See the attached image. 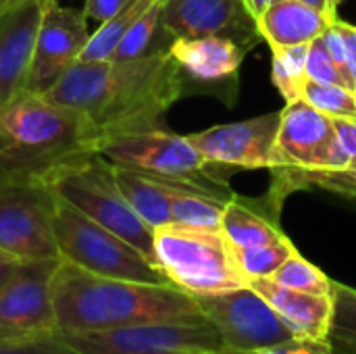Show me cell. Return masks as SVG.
I'll list each match as a JSON object with an SVG mask.
<instances>
[{"instance_id": "1", "label": "cell", "mask_w": 356, "mask_h": 354, "mask_svg": "<svg viewBox=\"0 0 356 354\" xmlns=\"http://www.w3.org/2000/svg\"><path fill=\"white\" fill-rule=\"evenodd\" d=\"M44 94L75 111L102 148L108 140L165 127L163 117L186 96V81L165 48L125 61H77Z\"/></svg>"}, {"instance_id": "2", "label": "cell", "mask_w": 356, "mask_h": 354, "mask_svg": "<svg viewBox=\"0 0 356 354\" xmlns=\"http://www.w3.org/2000/svg\"><path fill=\"white\" fill-rule=\"evenodd\" d=\"M58 334L106 332L142 323H209L196 298L173 284L88 273L58 261L50 284Z\"/></svg>"}, {"instance_id": "3", "label": "cell", "mask_w": 356, "mask_h": 354, "mask_svg": "<svg viewBox=\"0 0 356 354\" xmlns=\"http://www.w3.org/2000/svg\"><path fill=\"white\" fill-rule=\"evenodd\" d=\"M94 154L100 144L86 121L46 94L21 90L0 108V186H50Z\"/></svg>"}, {"instance_id": "4", "label": "cell", "mask_w": 356, "mask_h": 354, "mask_svg": "<svg viewBox=\"0 0 356 354\" xmlns=\"http://www.w3.org/2000/svg\"><path fill=\"white\" fill-rule=\"evenodd\" d=\"M346 165L336 121L305 100L286 102L273 148V182L261 202L280 219L284 200L296 190L321 188L340 194Z\"/></svg>"}, {"instance_id": "5", "label": "cell", "mask_w": 356, "mask_h": 354, "mask_svg": "<svg viewBox=\"0 0 356 354\" xmlns=\"http://www.w3.org/2000/svg\"><path fill=\"white\" fill-rule=\"evenodd\" d=\"M154 261L167 280L192 296L250 286L221 227L167 223L154 230Z\"/></svg>"}, {"instance_id": "6", "label": "cell", "mask_w": 356, "mask_h": 354, "mask_svg": "<svg viewBox=\"0 0 356 354\" xmlns=\"http://www.w3.org/2000/svg\"><path fill=\"white\" fill-rule=\"evenodd\" d=\"M54 238L60 261H67L88 273L144 284H171L167 275L138 248L98 225L58 196L54 204Z\"/></svg>"}, {"instance_id": "7", "label": "cell", "mask_w": 356, "mask_h": 354, "mask_svg": "<svg viewBox=\"0 0 356 354\" xmlns=\"http://www.w3.org/2000/svg\"><path fill=\"white\" fill-rule=\"evenodd\" d=\"M48 188L79 213L129 242L156 265L154 230L125 200L117 186L113 165L102 154L88 156L67 167Z\"/></svg>"}, {"instance_id": "8", "label": "cell", "mask_w": 356, "mask_h": 354, "mask_svg": "<svg viewBox=\"0 0 356 354\" xmlns=\"http://www.w3.org/2000/svg\"><path fill=\"white\" fill-rule=\"evenodd\" d=\"M100 154L117 167L136 169L169 182L198 184L225 196H234L223 173L202 159V154L190 144L188 136L171 134L165 127L108 140L102 144Z\"/></svg>"}, {"instance_id": "9", "label": "cell", "mask_w": 356, "mask_h": 354, "mask_svg": "<svg viewBox=\"0 0 356 354\" xmlns=\"http://www.w3.org/2000/svg\"><path fill=\"white\" fill-rule=\"evenodd\" d=\"M54 204L56 194L48 186H0V250L23 263L60 261Z\"/></svg>"}, {"instance_id": "10", "label": "cell", "mask_w": 356, "mask_h": 354, "mask_svg": "<svg viewBox=\"0 0 356 354\" xmlns=\"http://www.w3.org/2000/svg\"><path fill=\"white\" fill-rule=\"evenodd\" d=\"M58 336L79 354L227 353L221 336L211 323H142L106 332Z\"/></svg>"}, {"instance_id": "11", "label": "cell", "mask_w": 356, "mask_h": 354, "mask_svg": "<svg viewBox=\"0 0 356 354\" xmlns=\"http://www.w3.org/2000/svg\"><path fill=\"white\" fill-rule=\"evenodd\" d=\"M194 298L229 354L252 353L294 338L271 305L250 286Z\"/></svg>"}, {"instance_id": "12", "label": "cell", "mask_w": 356, "mask_h": 354, "mask_svg": "<svg viewBox=\"0 0 356 354\" xmlns=\"http://www.w3.org/2000/svg\"><path fill=\"white\" fill-rule=\"evenodd\" d=\"M280 129V113L254 119L215 125L198 134H188L190 144L219 173L236 169H273V148Z\"/></svg>"}, {"instance_id": "13", "label": "cell", "mask_w": 356, "mask_h": 354, "mask_svg": "<svg viewBox=\"0 0 356 354\" xmlns=\"http://www.w3.org/2000/svg\"><path fill=\"white\" fill-rule=\"evenodd\" d=\"M171 56L181 69L186 81V96L209 94L234 106L240 90V67L246 50L232 40L204 38H173Z\"/></svg>"}, {"instance_id": "14", "label": "cell", "mask_w": 356, "mask_h": 354, "mask_svg": "<svg viewBox=\"0 0 356 354\" xmlns=\"http://www.w3.org/2000/svg\"><path fill=\"white\" fill-rule=\"evenodd\" d=\"M90 40L88 17L60 0H46L25 90L48 92L79 58Z\"/></svg>"}, {"instance_id": "15", "label": "cell", "mask_w": 356, "mask_h": 354, "mask_svg": "<svg viewBox=\"0 0 356 354\" xmlns=\"http://www.w3.org/2000/svg\"><path fill=\"white\" fill-rule=\"evenodd\" d=\"M58 261L25 263L0 290V344L56 332L50 284Z\"/></svg>"}, {"instance_id": "16", "label": "cell", "mask_w": 356, "mask_h": 354, "mask_svg": "<svg viewBox=\"0 0 356 354\" xmlns=\"http://www.w3.org/2000/svg\"><path fill=\"white\" fill-rule=\"evenodd\" d=\"M161 25L173 38L217 35L250 52L263 35L244 0H165Z\"/></svg>"}, {"instance_id": "17", "label": "cell", "mask_w": 356, "mask_h": 354, "mask_svg": "<svg viewBox=\"0 0 356 354\" xmlns=\"http://www.w3.org/2000/svg\"><path fill=\"white\" fill-rule=\"evenodd\" d=\"M46 0H23L0 15V108L27 86Z\"/></svg>"}, {"instance_id": "18", "label": "cell", "mask_w": 356, "mask_h": 354, "mask_svg": "<svg viewBox=\"0 0 356 354\" xmlns=\"http://www.w3.org/2000/svg\"><path fill=\"white\" fill-rule=\"evenodd\" d=\"M250 288L271 305L294 338L327 340L334 319V294L292 290L275 284L271 277L250 280Z\"/></svg>"}, {"instance_id": "19", "label": "cell", "mask_w": 356, "mask_h": 354, "mask_svg": "<svg viewBox=\"0 0 356 354\" xmlns=\"http://www.w3.org/2000/svg\"><path fill=\"white\" fill-rule=\"evenodd\" d=\"M332 23L327 15L300 0H277L257 19L261 35L271 48L311 44Z\"/></svg>"}, {"instance_id": "20", "label": "cell", "mask_w": 356, "mask_h": 354, "mask_svg": "<svg viewBox=\"0 0 356 354\" xmlns=\"http://www.w3.org/2000/svg\"><path fill=\"white\" fill-rule=\"evenodd\" d=\"M221 230L234 248L273 244L288 238L280 227V219H275L261 200L242 198L238 194H234L225 204Z\"/></svg>"}, {"instance_id": "21", "label": "cell", "mask_w": 356, "mask_h": 354, "mask_svg": "<svg viewBox=\"0 0 356 354\" xmlns=\"http://www.w3.org/2000/svg\"><path fill=\"white\" fill-rule=\"evenodd\" d=\"M113 173L125 200L152 230L173 223L169 179H161V177H154L136 169H127V167H117V165H113Z\"/></svg>"}, {"instance_id": "22", "label": "cell", "mask_w": 356, "mask_h": 354, "mask_svg": "<svg viewBox=\"0 0 356 354\" xmlns=\"http://www.w3.org/2000/svg\"><path fill=\"white\" fill-rule=\"evenodd\" d=\"M171 184V215L175 223L194 227H221L225 204L232 196L209 190L198 184L169 182Z\"/></svg>"}, {"instance_id": "23", "label": "cell", "mask_w": 356, "mask_h": 354, "mask_svg": "<svg viewBox=\"0 0 356 354\" xmlns=\"http://www.w3.org/2000/svg\"><path fill=\"white\" fill-rule=\"evenodd\" d=\"M154 0H129L123 8H119L113 17L102 21L96 31L90 33V40L81 52L79 61H106L113 58L117 46L127 35L131 25L142 17V13Z\"/></svg>"}, {"instance_id": "24", "label": "cell", "mask_w": 356, "mask_h": 354, "mask_svg": "<svg viewBox=\"0 0 356 354\" xmlns=\"http://www.w3.org/2000/svg\"><path fill=\"white\" fill-rule=\"evenodd\" d=\"M309 48L311 44L271 48V79L286 102L302 100L305 88L309 83V75H307Z\"/></svg>"}, {"instance_id": "25", "label": "cell", "mask_w": 356, "mask_h": 354, "mask_svg": "<svg viewBox=\"0 0 356 354\" xmlns=\"http://www.w3.org/2000/svg\"><path fill=\"white\" fill-rule=\"evenodd\" d=\"M334 354H356V290L334 282V319L327 336Z\"/></svg>"}, {"instance_id": "26", "label": "cell", "mask_w": 356, "mask_h": 354, "mask_svg": "<svg viewBox=\"0 0 356 354\" xmlns=\"http://www.w3.org/2000/svg\"><path fill=\"white\" fill-rule=\"evenodd\" d=\"M296 246L290 238L273 244H261L250 248H236L238 263L248 280L271 277L292 255H296Z\"/></svg>"}, {"instance_id": "27", "label": "cell", "mask_w": 356, "mask_h": 354, "mask_svg": "<svg viewBox=\"0 0 356 354\" xmlns=\"http://www.w3.org/2000/svg\"><path fill=\"white\" fill-rule=\"evenodd\" d=\"M271 280L280 286L311 292V294H334V280H330L319 267L307 261L300 252L292 255L273 275Z\"/></svg>"}, {"instance_id": "28", "label": "cell", "mask_w": 356, "mask_h": 354, "mask_svg": "<svg viewBox=\"0 0 356 354\" xmlns=\"http://www.w3.org/2000/svg\"><path fill=\"white\" fill-rule=\"evenodd\" d=\"M163 4L165 0H154L144 13L142 17L131 25V29L127 31V35L121 40V44L117 46L113 58H136L148 52H154V38L159 31H165L161 25V15H163Z\"/></svg>"}, {"instance_id": "29", "label": "cell", "mask_w": 356, "mask_h": 354, "mask_svg": "<svg viewBox=\"0 0 356 354\" xmlns=\"http://www.w3.org/2000/svg\"><path fill=\"white\" fill-rule=\"evenodd\" d=\"M302 100L332 119H355L356 121V98L350 88L334 86V83H317L309 79Z\"/></svg>"}, {"instance_id": "30", "label": "cell", "mask_w": 356, "mask_h": 354, "mask_svg": "<svg viewBox=\"0 0 356 354\" xmlns=\"http://www.w3.org/2000/svg\"><path fill=\"white\" fill-rule=\"evenodd\" d=\"M307 75L311 81H317V83H334V86H344V88L355 90L353 81L332 58L323 38H317L311 42L309 58H307Z\"/></svg>"}, {"instance_id": "31", "label": "cell", "mask_w": 356, "mask_h": 354, "mask_svg": "<svg viewBox=\"0 0 356 354\" xmlns=\"http://www.w3.org/2000/svg\"><path fill=\"white\" fill-rule=\"evenodd\" d=\"M336 131L342 144V150L346 152L348 165L342 175V190L340 196L346 200L356 198V121L355 119H334Z\"/></svg>"}, {"instance_id": "32", "label": "cell", "mask_w": 356, "mask_h": 354, "mask_svg": "<svg viewBox=\"0 0 356 354\" xmlns=\"http://www.w3.org/2000/svg\"><path fill=\"white\" fill-rule=\"evenodd\" d=\"M0 354H79L71 344H67L56 332L15 342L0 344Z\"/></svg>"}, {"instance_id": "33", "label": "cell", "mask_w": 356, "mask_h": 354, "mask_svg": "<svg viewBox=\"0 0 356 354\" xmlns=\"http://www.w3.org/2000/svg\"><path fill=\"white\" fill-rule=\"evenodd\" d=\"M242 354H334V348L330 340H307V338H292L288 342L252 351V353Z\"/></svg>"}, {"instance_id": "34", "label": "cell", "mask_w": 356, "mask_h": 354, "mask_svg": "<svg viewBox=\"0 0 356 354\" xmlns=\"http://www.w3.org/2000/svg\"><path fill=\"white\" fill-rule=\"evenodd\" d=\"M129 0H86L83 2V15L88 19H94L98 23L113 17L119 8H123Z\"/></svg>"}, {"instance_id": "35", "label": "cell", "mask_w": 356, "mask_h": 354, "mask_svg": "<svg viewBox=\"0 0 356 354\" xmlns=\"http://www.w3.org/2000/svg\"><path fill=\"white\" fill-rule=\"evenodd\" d=\"M25 263L23 261H15V259H0V290L21 271Z\"/></svg>"}, {"instance_id": "36", "label": "cell", "mask_w": 356, "mask_h": 354, "mask_svg": "<svg viewBox=\"0 0 356 354\" xmlns=\"http://www.w3.org/2000/svg\"><path fill=\"white\" fill-rule=\"evenodd\" d=\"M300 2L311 4L313 8L321 10V13H323V15H327L332 21H336V19H340V17H338V6H340L344 0H300Z\"/></svg>"}, {"instance_id": "37", "label": "cell", "mask_w": 356, "mask_h": 354, "mask_svg": "<svg viewBox=\"0 0 356 354\" xmlns=\"http://www.w3.org/2000/svg\"><path fill=\"white\" fill-rule=\"evenodd\" d=\"M273 2H277V0H244V4H246V8L252 13V17L254 19H259Z\"/></svg>"}, {"instance_id": "38", "label": "cell", "mask_w": 356, "mask_h": 354, "mask_svg": "<svg viewBox=\"0 0 356 354\" xmlns=\"http://www.w3.org/2000/svg\"><path fill=\"white\" fill-rule=\"evenodd\" d=\"M336 25L344 31V35L356 46V25H350V23H346V21H342V19H336Z\"/></svg>"}, {"instance_id": "39", "label": "cell", "mask_w": 356, "mask_h": 354, "mask_svg": "<svg viewBox=\"0 0 356 354\" xmlns=\"http://www.w3.org/2000/svg\"><path fill=\"white\" fill-rule=\"evenodd\" d=\"M19 2H23V0H0V15L6 13V10L13 8V6H17Z\"/></svg>"}, {"instance_id": "40", "label": "cell", "mask_w": 356, "mask_h": 354, "mask_svg": "<svg viewBox=\"0 0 356 354\" xmlns=\"http://www.w3.org/2000/svg\"><path fill=\"white\" fill-rule=\"evenodd\" d=\"M179 354H229V353H211V351H196V353H179Z\"/></svg>"}, {"instance_id": "41", "label": "cell", "mask_w": 356, "mask_h": 354, "mask_svg": "<svg viewBox=\"0 0 356 354\" xmlns=\"http://www.w3.org/2000/svg\"><path fill=\"white\" fill-rule=\"evenodd\" d=\"M0 259H13V257H8L6 252H2V250H0ZM15 261H17V259H15Z\"/></svg>"}, {"instance_id": "42", "label": "cell", "mask_w": 356, "mask_h": 354, "mask_svg": "<svg viewBox=\"0 0 356 354\" xmlns=\"http://www.w3.org/2000/svg\"><path fill=\"white\" fill-rule=\"evenodd\" d=\"M350 202H355V207H356V198H350Z\"/></svg>"}, {"instance_id": "43", "label": "cell", "mask_w": 356, "mask_h": 354, "mask_svg": "<svg viewBox=\"0 0 356 354\" xmlns=\"http://www.w3.org/2000/svg\"><path fill=\"white\" fill-rule=\"evenodd\" d=\"M353 92H355V98H356V88H355V90H353Z\"/></svg>"}]
</instances>
